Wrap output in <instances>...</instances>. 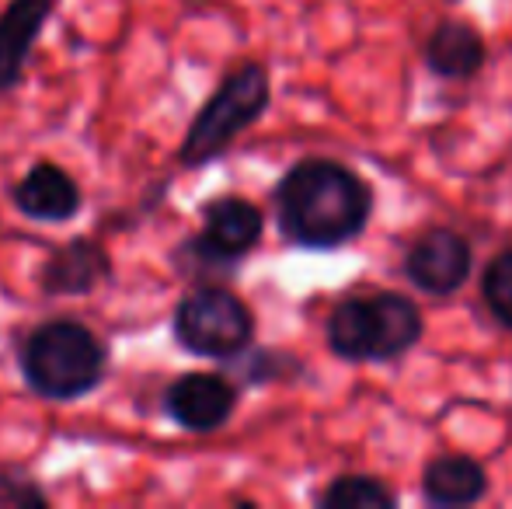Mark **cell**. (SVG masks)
Here are the masks:
<instances>
[{"mask_svg":"<svg viewBox=\"0 0 512 509\" xmlns=\"http://www.w3.org/2000/svg\"><path fill=\"white\" fill-rule=\"evenodd\" d=\"M373 213V189L328 157L297 161L276 185V220L286 241L314 252L349 245Z\"/></svg>","mask_w":512,"mask_h":509,"instance_id":"cell-1","label":"cell"},{"mask_svg":"<svg viewBox=\"0 0 512 509\" xmlns=\"http://www.w3.org/2000/svg\"><path fill=\"white\" fill-rule=\"evenodd\" d=\"M25 384L46 401H77L108 374V349L88 325L56 318L32 328L18 349Z\"/></svg>","mask_w":512,"mask_h":509,"instance_id":"cell-2","label":"cell"},{"mask_svg":"<svg viewBox=\"0 0 512 509\" xmlns=\"http://www.w3.org/2000/svg\"><path fill=\"white\" fill-rule=\"evenodd\" d=\"M422 314L405 293L349 297L328 318V346L338 360L380 363L405 356L422 339Z\"/></svg>","mask_w":512,"mask_h":509,"instance_id":"cell-3","label":"cell"},{"mask_svg":"<svg viewBox=\"0 0 512 509\" xmlns=\"http://www.w3.org/2000/svg\"><path fill=\"white\" fill-rule=\"evenodd\" d=\"M269 74L262 63H241L220 81L209 102L196 112L185 143L178 150L182 168H203L230 150V143L251 129L269 109Z\"/></svg>","mask_w":512,"mask_h":509,"instance_id":"cell-4","label":"cell"},{"mask_svg":"<svg viewBox=\"0 0 512 509\" xmlns=\"http://www.w3.org/2000/svg\"><path fill=\"white\" fill-rule=\"evenodd\" d=\"M175 342L203 360H234L255 339V314L234 290L220 283H196L175 307Z\"/></svg>","mask_w":512,"mask_h":509,"instance_id":"cell-5","label":"cell"},{"mask_svg":"<svg viewBox=\"0 0 512 509\" xmlns=\"http://www.w3.org/2000/svg\"><path fill=\"white\" fill-rule=\"evenodd\" d=\"M265 217L244 196H216L203 206V231L185 238L175 252V265L196 283L230 272L262 241Z\"/></svg>","mask_w":512,"mask_h":509,"instance_id":"cell-6","label":"cell"},{"mask_svg":"<svg viewBox=\"0 0 512 509\" xmlns=\"http://www.w3.org/2000/svg\"><path fill=\"white\" fill-rule=\"evenodd\" d=\"M405 276L422 293L450 297L471 276V245L450 227H432L408 248Z\"/></svg>","mask_w":512,"mask_h":509,"instance_id":"cell-7","label":"cell"},{"mask_svg":"<svg viewBox=\"0 0 512 509\" xmlns=\"http://www.w3.org/2000/svg\"><path fill=\"white\" fill-rule=\"evenodd\" d=\"M237 408V387L223 374H182L164 391V412L189 433H216Z\"/></svg>","mask_w":512,"mask_h":509,"instance_id":"cell-8","label":"cell"},{"mask_svg":"<svg viewBox=\"0 0 512 509\" xmlns=\"http://www.w3.org/2000/svg\"><path fill=\"white\" fill-rule=\"evenodd\" d=\"M112 276L115 269L105 248L91 238H74L42 262L39 286L49 297H84V293L102 290Z\"/></svg>","mask_w":512,"mask_h":509,"instance_id":"cell-9","label":"cell"},{"mask_svg":"<svg viewBox=\"0 0 512 509\" xmlns=\"http://www.w3.org/2000/svg\"><path fill=\"white\" fill-rule=\"evenodd\" d=\"M11 199L28 220H39V224H67L84 206L81 185L53 161L32 164L11 189Z\"/></svg>","mask_w":512,"mask_h":509,"instance_id":"cell-10","label":"cell"},{"mask_svg":"<svg viewBox=\"0 0 512 509\" xmlns=\"http://www.w3.org/2000/svg\"><path fill=\"white\" fill-rule=\"evenodd\" d=\"M56 0H11L0 11V91L18 88L25 77L28 53L46 28Z\"/></svg>","mask_w":512,"mask_h":509,"instance_id":"cell-11","label":"cell"},{"mask_svg":"<svg viewBox=\"0 0 512 509\" xmlns=\"http://www.w3.org/2000/svg\"><path fill=\"white\" fill-rule=\"evenodd\" d=\"M425 63L446 81L474 77L485 67V39L467 21H439L425 42Z\"/></svg>","mask_w":512,"mask_h":509,"instance_id":"cell-12","label":"cell"},{"mask_svg":"<svg viewBox=\"0 0 512 509\" xmlns=\"http://www.w3.org/2000/svg\"><path fill=\"white\" fill-rule=\"evenodd\" d=\"M488 492V475L478 461L464 454H443L425 464L422 496L432 506H471Z\"/></svg>","mask_w":512,"mask_h":509,"instance_id":"cell-13","label":"cell"},{"mask_svg":"<svg viewBox=\"0 0 512 509\" xmlns=\"http://www.w3.org/2000/svg\"><path fill=\"white\" fill-rule=\"evenodd\" d=\"M324 509H394L398 496L373 475H342L317 496Z\"/></svg>","mask_w":512,"mask_h":509,"instance_id":"cell-14","label":"cell"},{"mask_svg":"<svg viewBox=\"0 0 512 509\" xmlns=\"http://www.w3.org/2000/svg\"><path fill=\"white\" fill-rule=\"evenodd\" d=\"M481 293H485V304L495 314V321L512 328V252H502L488 262L485 276H481Z\"/></svg>","mask_w":512,"mask_h":509,"instance_id":"cell-15","label":"cell"},{"mask_svg":"<svg viewBox=\"0 0 512 509\" xmlns=\"http://www.w3.org/2000/svg\"><path fill=\"white\" fill-rule=\"evenodd\" d=\"M0 506H21V509H46L49 496L39 489L32 475L18 464H0Z\"/></svg>","mask_w":512,"mask_h":509,"instance_id":"cell-16","label":"cell"}]
</instances>
